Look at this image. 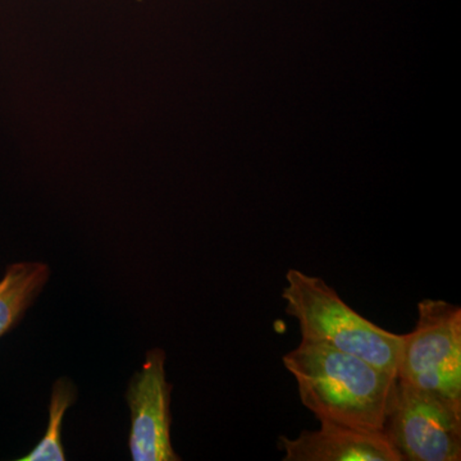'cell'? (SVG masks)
I'll use <instances>...</instances> for the list:
<instances>
[{"label": "cell", "instance_id": "obj_2", "mask_svg": "<svg viewBox=\"0 0 461 461\" xmlns=\"http://www.w3.org/2000/svg\"><path fill=\"white\" fill-rule=\"evenodd\" d=\"M286 282L282 299L286 313L299 323L302 339L362 357L397 377L403 335L366 320L320 277L290 269Z\"/></svg>", "mask_w": 461, "mask_h": 461}, {"label": "cell", "instance_id": "obj_7", "mask_svg": "<svg viewBox=\"0 0 461 461\" xmlns=\"http://www.w3.org/2000/svg\"><path fill=\"white\" fill-rule=\"evenodd\" d=\"M50 277V268L45 263L20 262L7 267L0 280V338L23 321Z\"/></svg>", "mask_w": 461, "mask_h": 461}, {"label": "cell", "instance_id": "obj_5", "mask_svg": "<svg viewBox=\"0 0 461 461\" xmlns=\"http://www.w3.org/2000/svg\"><path fill=\"white\" fill-rule=\"evenodd\" d=\"M167 355L151 348L126 391L131 412L129 447L133 461H178L171 442L172 384L167 382Z\"/></svg>", "mask_w": 461, "mask_h": 461}, {"label": "cell", "instance_id": "obj_8", "mask_svg": "<svg viewBox=\"0 0 461 461\" xmlns=\"http://www.w3.org/2000/svg\"><path fill=\"white\" fill-rule=\"evenodd\" d=\"M77 399V388L74 382L60 377L51 388L50 402V421L47 430L39 444L20 461H63L66 460L65 447L62 442V424L66 411Z\"/></svg>", "mask_w": 461, "mask_h": 461}, {"label": "cell", "instance_id": "obj_3", "mask_svg": "<svg viewBox=\"0 0 461 461\" xmlns=\"http://www.w3.org/2000/svg\"><path fill=\"white\" fill-rule=\"evenodd\" d=\"M397 379L461 403V309L444 300L418 305V321L403 335Z\"/></svg>", "mask_w": 461, "mask_h": 461}, {"label": "cell", "instance_id": "obj_4", "mask_svg": "<svg viewBox=\"0 0 461 461\" xmlns=\"http://www.w3.org/2000/svg\"><path fill=\"white\" fill-rule=\"evenodd\" d=\"M382 432L402 460H461V403L399 381Z\"/></svg>", "mask_w": 461, "mask_h": 461}, {"label": "cell", "instance_id": "obj_6", "mask_svg": "<svg viewBox=\"0 0 461 461\" xmlns=\"http://www.w3.org/2000/svg\"><path fill=\"white\" fill-rule=\"evenodd\" d=\"M317 430L281 436L284 461H402L381 430L320 420Z\"/></svg>", "mask_w": 461, "mask_h": 461}, {"label": "cell", "instance_id": "obj_1", "mask_svg": "<svg viewBox=\"0 0 461 461\" xmlns=\"http://www.w3.org/2000/svg\"><path fill=\"white\" fill-rule=\"evenodd\" d=\"M300 400L318 420L381 430L397 377L362 357L302 339L284 357Z\"/></svg>", "mask_w": 461, "mask_h": 461}]
</instances>
